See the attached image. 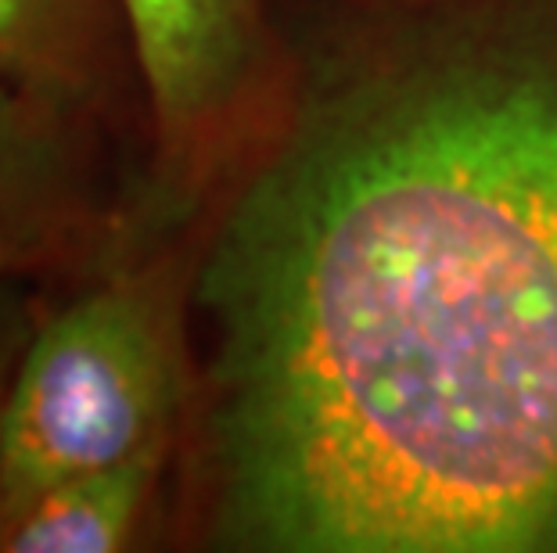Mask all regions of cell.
Wrapping results in <instances>:
<instances>
[{
    "label": "cell",
    "mask_w": 557,
    "mask_h": 553,
    "mask_svg": "<svg viewBox=\"0 0 557 553\" xmlns=\"http://www.w3.org/2000/svg\"><path fill=\"white\" fill-rule=\"evenodd\" d=\"M198 310L227 546L557 553V0L320 79Z\"/></svg>",
    "instance_id": "cell-1"
},
{
    "label": "cell",
    "mask_w": 557,
    "mask_h": 553,
    "mask_svg": "<svg viewBox=\"0 0 557 553\" xmlns=\"http://www.w3.org/2000/svg\"><path fill=\"white\" fill-rule=\"evenodd\" d=\"M184 399L173 316L112 277L33 324L0 410V517L40 489L170 442Z\"/></svg>",
    "instance_id": "cell-2"
},
{
    "label": "cell",
    "mask_w": 557,
    "mask_h": 553,
    "mask_svg": "<svg viewBox=\"0 0 557 553\" xmlns=\"http://www.w3.org/2000/svg\"><path fill=\"white\" fill-rule=\"evenodd\" d=\"M76 90L0 62V280L29 285L90 230Z\"/></svg>",
    "instance_id": "cell-3"
},
{
    "label": "cell",
    "mask_w": 557,
    "mask_h": 553,
    "mask_svg": "<svg viewBox=\"0 0 557 553\" xmlns=\"http://www.w3.org/2000/svg\"><path fill=\"white\" fill-rule=\"evenodd\" d=\"M151 120L187 155L238 104L256 54L252 0H120Z\"/></svg>",
    "instance_id": "cell-4"
},
{
    "label": "cell",
    "mask_w": 557,
    "mask_h": 553,
    "mask_svg": "<svg viewBox=\"0 0 557 553\" xmlns=\"http://www.w3.org/2000/svg\"><path fill=\"white\" fill-rule=\"evenodd\" d=\"M170 442L40 489L0 517V553H112L134 546Z\"/></svg>",
    "instance_id": "cell-5"
},
{
    "label": "cell",
    "mask_w": 557,
    "mask_h": 553,
    "mask_svg": "<svg viewBox=\"0 0 557 553\" xmlns=\"http://www.w3.org/2000/svg\"><path fill=\"white\" fill-rule=\"evenodd\" d=\"M94 0H0V62L83 84Z\"/></svg>",
    "instance_id": "cell-6"
},
{
    "label": "cell",
    "mask_w": 557,
    "mask_h": 553,
    "mask_svg": "<svg viewBox=\"0 0 557 553\" xmlns=\"http://www.w3.org/2000/svg\"><path fill=\"white\" fill-rule=\"evenodd\" d=\"M37 324L29 305L26 280H0V410H4L11 374H15L18 352Z\"/></svg>",
    "instance_id": "cell-7"
}]
</instances>
